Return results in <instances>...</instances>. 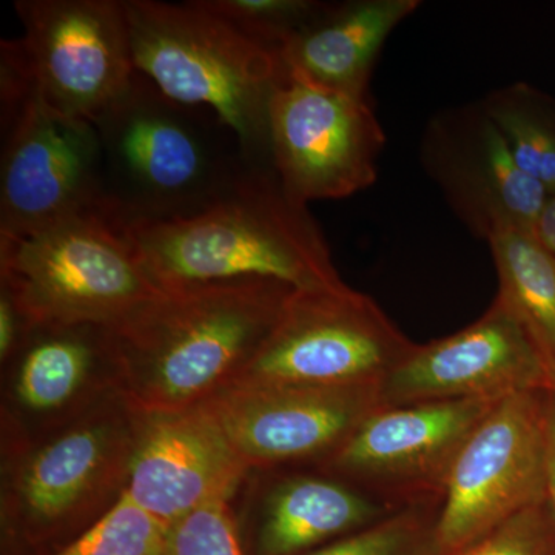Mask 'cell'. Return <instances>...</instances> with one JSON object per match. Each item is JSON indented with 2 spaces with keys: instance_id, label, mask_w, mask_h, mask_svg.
<instances>
[{
  "instance_id": "cell-1",
  "label": "cell",
  "mask_w": 555,
  "mask_h": 555,
  "mask_svg": "<svg viewBox=\"0 0 555 555\" xmlns=\"http://www.w3.org/2000/svg\"><path fill=\"white\" fill-rule=\"evenodd\" d=\"M294 291L275 280L164 288L108 327L116 393L142 415L199 406L238 377Z\"/></svg>"
},
{
  "instance_id": "cell-2",
  "label": "cell",
  "mask_w": 555,
  "mask_h": 555,
  "mask_svg": "<svg viewBox=\"0 0 555 555\" xmlns=\"http://www.w3.org/2000/svg\"><path fill=\"white\" fill-rule=\"evenodd\" d=\"M127 230L160 291L236 280H275L297 291L345 284L308 206L287 198L273 170L250 167L193 217Z\"/></svg>"
},
{
  "instance_id": "cell-3",
  "label": "cell",
  "mask_w": 555,
  "mask_h": 555,
  "mask_svg": "<svg viewBox=\"0 0 555 555\" xmlns=\"http://www.w3.org/2000/svg\"><path fill=\"white\" fill-rule=\"evenodd\" d=\"M93 126L108 215L126 229L193 217L250 169L211 109L171 100L138 72Z\"/></svg>"
},
{
  "instance_id": "cell-4",
  "label": "cell",
  "mask_w": 555,
  "mask_h": 555,
  "mask_svg": "<svg viewBox=\"0 0 555 555\" xmlns=\"http://www.w3.org/2000/svg\"><path fill=\"white\" fill-rule=\"evenodd\" d=\"M138 73L181 104L211 109L238 139L248 166L273 170L269 107L286 82L280 57L201 5L124 0Z\"/></svg>"
},
{
  "instance_id": "cell-5",
  "label": "cell",
  "mask_w": 555,
  "mask_h": 555,
  "mask_svg": "<svg viewBox=\"0 0 555 555\" xmlns=\"http://www.w3.org/2000/svg\"><path fill=\"white\" fill-rule=\"evenodd\" d=\"M141 422L115 392L46 440L16 444L2 495L10 539L42 547L100 520L126 492Z\"/></svg>"
},
{
  "instance_id": "cell-6",
  "label": "cell",
  "mask_w": 555,
  "mask_h": 555,
  "mask_svg": "<svg viewBox=\"0 0 555 555\" xmlns=\"http://www.w3.org/2000/svg\"><path fill=\"white\" fill-rule=\"evenodd\" d=\"M0 236L31 235L79 215L109 217L96 127L43 98L20 39L0 46Z\"/></svg>"
},
{
  "instance_id": "cell-7",
  "label": "cell",
  "mask_w": 555,
  "mask_h": 555,
  "mask_svg": "<svg viewBox=\"0 0 555 555\" xmlns=\"http://www.w3.org/2000/svg\"><path fill=\"white\" fill-rule=\"evenodd\" d=\"M0 287L31 331L113 326L159 294L129 230L104 214L65 219L27 236H0Z\"/></svg>"
},
{
  "instance_id": "cell-8",
  "label": "cell",
  "mask_w": 555,
  "mask_h": 555,
  "mask_svg": "<svg viewBox=\"0 0 555 555\" xmlns=\"http://www.w3.org/2000/svg\"><path fill=\"white\" fill-rule=\"evenodd\" d=\"M414 347L374 299L346 283L295 288L229 386H382Z\"/></svg>"
},
{
  "instance_id": "cell-9",
  "label": "cell",
  "mask_w": 555,
  "mask_h": 555,
  "mask_svg": "<svg viewBox=\"0 0 555 555\" xmlns=\"http://www.w3.org/2000/svg\"><path fill=\"white\" fill-rule=\"evenodd\" d=\"M550 390L496 401L449 473L436 534L451 555L547 499L546 408Z\"/></svg>"
},
{
  "instance_id": "cell-10",
  "label": "cell",
  "mask_w": 555,
  "mask_h": 555,
  "mask_svg": "<svg viewBox=\"0 0 555 555\" xmlns=\"http://www.w3.org/2000/svg\"><path fill=\"white\" fill-rule=\"evenodd\" d=\"M269 139L278 182L299 206L371 188L386 145L367 100L292 79L270 101Z\"/></svg>"
},
{
  "instance_id": "cell-11",
  "label": "cell",
  "mask_w": 555,
  "mask_h": 555,
  "mask_svg": "<svg viewBox=\"0 0 555 555\" xmlns=\"http://www.w3.org/2000/svg\"><path fill=\"white\" fill-rule=\"evenodd\" d=\"M495 403L452 400L379 408L318 469L398 509L441 503L460 449Z\"/></svg>"
},
{
  "instance_id": "cell-12",
  "label": "cell",
  "mask_w": 555,
  "mask_h": 555,
  "mask_svg": "<svg viewBox=\"0 0 555 555\" xmlns=\"http://www.w3.org/2000/svg\"><path fill=\"white\" fill-rule=\"evenodd\" d=\"M27 67L50 104L93 122L130 86L124 0H20Z\"/></svg>"
},
{
  "instance_id": "cell-13",
  "label": "cell",
  "mask_w": 555,
  "mask_h": 555,
  "mask_svg": "<svg viewBox=\"0 0 555 555\" xmlns=\"http://www.w3.org/2000/svg\"><path fill=\"white\" fill-rule=\"evenodd\" d=\"M551 364L521 318L496 295L469 326L415 345L382 383V400L385 406L499 401L529 390H550Z\"/></svg>"
},
{
  "instance_id": "cell-14",
  "label": "cell",
  "mask_w": 555,
  "mask_h": 555,
  "mask_svg": "<svg viewBox=\"0 0 555 555\" xmlns=\"http://www.w3.org/2000/svg\"><path fill=\"white\" fill-rule=\"evenodd\" d=\"M248 469L320 465L385 406L382 386H229L204 401Z\"/></svg>"
},
{
  "instance_id": "cell-15",
  "label": "cell",
  "mask_w": 555,
  "mask_h": 555,
  "mask_svg": "<svg viewBox=\"0 0 555 555\" xmlns=\"http://www.w3.org/2000/svg\"><path fill=\"white\" fill-rule=\"evenodd\" d=\"M420 156L455 217L476 238L488 243L509 228L534 232L546 190L517 166L481 101L433 116Z\"/></svg>"
},
{
  "instance_id": "cell-16",
  "label": "cell",
  "mask_w": 555,
  "mask_h": 555,
  "mask_svg": "<svg viewBox=\"0 0 555 555\" xmlns=\"http://www.w3.org/2000/svg\"><path fill=\"white\" fill-rule=\"evenodd\" d=\"M248 473L217 416L199 404L142 415L126 494L169 528L201 506L230 502Z\"/></svg>"
},
{
  "instance_id": "cell-17",
  "label": "cell",
  "mask_w": 555,
  "mask_h": 555,
  "mask_svg": "<svg viewBox=\"0 0 555 555\" xmlns=\"http://www.w3.org/2000/svg\"><path fill=\"white\" fill-rule=\"evenodd\" d=\"M418 9V0L324 3L281 49L286 78L367 100L379 51L398 25Z\"/></svg>"
},
{
  "instance_id": "cell-18",
  "label": "cell",
  "mask_w": 555,
  "mask_h": 555,
  "mask_svg": "<svg viewBox=\"0 0 555 555\" xmlns=\"http://www.w3.org/2000/svg\"><path fill=\"white\" fill-rule=\"evenodd\" d=\"M13 358V400L25 415L69 422L116 392L107 326L35 327Z\"/></svg>"
},
{
  "instance_id": "cell-19",
  "label": "cell",
  "mask_w": 555,
  "mask_h": 555,
  "mask_svg": "<svg viewBox=\"0 0 555 555\" xmlns=\"http://www.w3.org/2000/svg\"><path fill=\"white\" fill-rule=\"evenodd\" d=\"M397 511L400 509L357 486L326 474L287 477L266 496L255 553L308 554L378 524Z\"/></svg>"
},
{
  "instance_id": "cell-20",
  "label": "cell",
  "mask_w": 555,
  "mask_h": 555,
  "mask_svg": "<svg viewBox=\"0 0 555 555\" xmlns=\"http://www.w3.org/2000/svg\"><path fill=\"white\" fill-rule=\"evenodd\" d=\"M499 275V297L521 318L555 363V261L534 232L509 228L488 241Z\"/></svg>"
},
{
  "instance_id": "cell-21",
  "label": "cell",
  "mask_w": 555,
  "mask_h": 555,
  "mask_svg": "<svg viewBox=\"0 0 555 555\" xmlns=\"http://www.w3.org/2000/svg\"><path fill=\"white\" fill-rule=\"evenodd\" d=\"M481 104L517 166L547 195L555 193V98L531 83L516 82L486 94Z\"/></svg>"
},
{
  "instance_id": "cell-22",
  "label": "cell",
  "mask_w": 555,
  "mask_h": 555,
  "mask_svg": "<svg viewBox=\"0 0 555 555\" xmlns=\"http://www.w3.org/2000/svg\"><path fill=\"white\" fill-rule=\"evenodd\" d=\"M440 503L403 507L378 524L302 555H440Z\"/></svg>"
},
{
  "instance_id": "cell-23",
  "label": "cell",
  "mask_w": 555,
  "mask_h": 555,
  "mask_svg": "<svg viewBox=\"0 0 555 555\" xmlns=\"http://www.w3.org/2000/svg\"><path fill=\"white\" fill-rule=\"evenodd\" d=\"M167 526L124 492L107 513L49 555H164Z\"/></svg>"
},
{
  "instance_id": "cell-24",
  "label": "cell",
  "mask_w": 555,
  "mask_h": 555,
  "mask_svg": "<svg viewBox=\"0 0 555 555\" xmlns=\"http://www.w3.org/2000/svg\"><path fill=\"white\" fill-rule=\"evenodd\" d=\"M261 49L280 57L286 40L323 9L313 0H199Z\"/></svg>"
},
{
  "instance_id": "cell-25",
  "label": "cell",
  "mask_w": 555,
  "mask_h": 555,
  "mask_svg": "<svg viewBox=\"0 0 555 555\" xmlns=\"http://www.w3.org/2000/svg\"><path fill=\"white\" fill-rule=\"evenodd\" d=\"M164 555H246L229 502L208 503L171 524Z\"/></svg>"
},
{
  "instance_id": "cell-26",
  "label": "cell",
  "mask_w": 555,
  "mask_h": 555,
  "mask_svg": "<svg viewBox=\"0 0 555 555\" xmlns=\"http://www.w3.org/2000/svg\"><path fill=\"white\" fill-rule=\"evenodd\" d=\"M451 555H555L554 507L546 499Z\"/></svg>"
},
{
  "instance_id": "cell-27",
  "label": "cell",
  "mask_w": 555,
  "mask_h": 555,
  "mask_svg": "<svg viewBox=\"0 0 555 555\" xmlns=\"http://www.w3.org/2000/svg\"><path fill=\"white\" fill-rule=\"evenodd\" d=\"M30 332V323L17 302L14 301L7 288L0 287V358H2V363L14 357Z\"/></svg>"
},
{
  "instance_id": "cell-28",
  "label": "cell",
  "mask_w": 555,
  "mask_h": 555,
  "mask_svg": "<svg viewBox=\"0 0 555 555\" xmlns=\"http://www.w3.org/2000/svg\"><path fill=\"white\" fill-rule=\"evenodd\" d=\"M534 235L555 261V193L546 196L535 221Z\"/></svg>"
},
{
  "instance_id": "cell-29",
  "label": "cell",
  "mask_w": 555,
  "mask_h": 555,
  "mask_svg": "<svg viewBox=\"0 0 555 555\" xmlns=\"http://www.w3.org/2000/svg\"><path fill=\"white\" fill-rule=\"evenodd\" d=\"M547 434V500L555 511V393L547 396L546 408Z\"/></svg>"
},
{
  "instance_id": "cell-30",
  "label": "cell",
  "mask_w": 555,
  "mask_h": 555,
  "mask_svg": "<svg viewBox=\"0 0 555 555\" xmlns=\"http://www.w3.org/2000/svg\"><path fill=\"white\" fill-rule=\"evenodd\" d=\"M550 390L551 392L555 393V363L551 364Z\"/></svg>"
}]
</instances>
